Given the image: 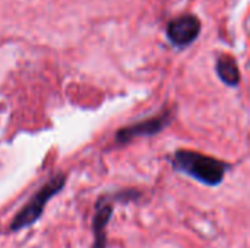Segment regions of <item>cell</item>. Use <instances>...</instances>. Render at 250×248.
Listing matches in <instances>:
<instances>
[{
	"label": "cell",
	"instance_id": "obj_3",
	"mask_svg": "<svg viewBox=\"0 0 250 248\" xmlns=\"http://www.w3.org/2000/svg\"><path fill=\"white\" fill-rule=\"evenodd\" d=\"M141 193L136 190H122L117 193H107L97 199L92 215V246L91 248H107V227L114 213L116 202H136Z\"/></svg>",
	"mask_w": 250,
	"mask_h": 248
},
{
	"label": "cell",
	"instance_id": "obj_6",
	"mask_svg": "<svg viewBox=\"0 0 250 248\" xmlns=\"http://www.w3.org/2000/svg\"><path fill=\"white\" fill-rule=\"evenodd\" d=\"M217 73L220 79L229 86H237L240 82L239 67L233 57H227V56L220 57V60L217 61Z\"/></svg>",
	"mask_w": 250,
	"mask_h": 248
},
{
	"label": "cell",
	"instance_id": "obj_1",
	"mask_svg": "<svg viewBox=\"0 0 250 248\" xmlns=\"http://www.w3.org/2000/svg\"><path fill=\"white\" fill-rule=\"evenodd\" d=\"M171 165L176 171L186 174L209 187L220 186L230 168L229 164L220 159L186 149L174 152L171 158Z\"/></svg>",
	"mask_w": 250,
	"mask_h": 248
},
{
	"label": "cell",
	"instance_id": "obj_2",
	"mask_svg": "<svg viewBox=\"0 0 250 248\" xmlns=\"http://www.w3.org/2000/svg\"><path fill=\"white\" fill-rule=\"evenodd\" d=\"M64 184H66V175L63 172H59L51 178H48L45 184H42L41 189H38L31 196V199L22 206V209L12 218L7 227V232L9 234L19 232L37 224L41 219L47 203L63 190Z\"/></svg>",
	"mask_w": 250,
	"mask_h": 248
},
{
	"label": "cell",
	"instance_id": "obj_5",
	"mask_svg": "<svg viewBox=\"0 0 250 248\" xmlns=\"http://www.w3.org/2000/svg\"><path fill=\"white\" fill-rule=\"evenodd\" d=\"M201 32V22L195 15H182L174 18L167 25V37L177 47L192 44Z\"/></svg>",
	"mask_w": 250,
	"mask_h": 248
},
{
	"label": "cell",
	"instance_id": "obj_4",
	"mask_svg": "<svg viewBox=\"0 0 250 248\" xmlns=\"http://www.w3.org/2000/svg\"><path fill=\"white\" fill-rule=\"evenodd\" d=\"M171 118H173V113L170 110H166L164 113H161L155 117H151L148 120L139 121V123L127 126V127H123L116 133V142L117 143H129L130 140H133L136 137H144V136L148 137V136L157 134L170 124Z\"/></svg>",
	"mask_w": 250,
	"mask_h": 248
}]
</instances>
